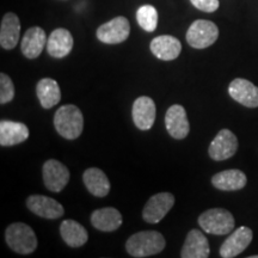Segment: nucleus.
<instances>
[{"instance_id":"393cba45","label":"nucleus","mask_w":258,"mask_h":258,"mask_svg":"<svg viewBox=\"0 0 258 258\" xmlns=\"http://www.w3.org/2000/svg\"><path fill=\"white\" fill-rule=\"evenodd\" d=\"M36 95L44 109H50L61 99L60 86L54 79L44 78L37 83Z\"/></svg>"},{"instance_id":"a878e982","label":"nucleus","mask_w":258,"mask_h":258,"mask_svg":"<svg viewBox=\"0 0 258 258\" xmlns=\"http://www.w3.org/2000/svg\"><path fill=\"white\" fill-rule=\"evenodd\" d=\"M137 21L145 31H154L158 25L157 9L152 5H143L137 12Z\"/></svg>"},{"instance_id":"0eeeda50","label":"nucleus","mask_w":258,"mask_h":258,"mask_svg":"<svg viewBox=\"0 0 258 258\" xmlns=\"http://www.w3.org/2000/svg\"><path fill=\"white\" fill-rule=\"evenodd\" d=\"M175 205V196L170 192H159L148 200L143 211L144 220L148 224H158Z\"/></svg>"},{"instance_id":"aec40b11","label":"nucleus","mask_w":258,"mask_h":258,"mask_svg":"<svg viewBox=\"0 0 258 258\" xmlns=\"http://www.w3.org/2000/svg\"><path fill=\"white\" fill-rule=\"evenodd\" d=\"M21 34V22L17 15L9 12L3 17L0 25V44L4 49H14L17 46Z\"/></svg>"},{"instance_id":"cd10ccee","label":"nucleus","mask_w":258,"mask_h":258,"mask_svg":"<svg viewBox=\"0 0 258 258\" xmlns=\"http://www.w3.org/2000/svg\"><path fill=\"white\" fill-rule=\"evenodd\" d=\"M190 2L196 9L203 12H208V14L217 11L219 9V0H190Z\"/></svg>"},{"instance_id":"dca6fc26","label":"nucleus","mask_w":258,"mask_h":258,"mask_svg":"<svg viewBox=\"0 0 258 258\" xmlns=\"http://www.w3.org/2000/svg\"><path fill=\"white\" fill-rule=\"evenodd\" d=\"M151 51L154 56L163 61H172L179 56L182 44L176 37L170 35H161L151 42Z\"/></svg>"},{"instance_id":"bb28decb","label":"nucleus","mask_w":258,"mask_h":258,"mask_svg":"<svg viewBox=\"0 0 258 258\" xmlns=\"http://www.w3.org/2000/svg\"><path fill=\"white\" fill-rule=\"evenodd\" d=\"M15 97L14 83L8 74H0V103L6 104L11 102Z\"/></svg>"},{"instance_id":"9d476101","label":"nucleus","mask_w":258,"mask_h":258,"mask_svg":"<svg viewBox=\"0 0 258 258\" xmlns=\"http://www.w3.org/2000/svg\"><path fill=\"white\" fill-rule=\"evenodd\" d=\"M252 237L253 233L249 227L241 226L237 228L221 245L220 256L224 258L237 257L251 244Z\"/></svg>"},{"instance_id":"9b49d317","label":"nucleus","mask_w":258,"mask_h":258,"mask_svg":"<svg viewBox=\"0 0 258 258\" xmlns=\"http://www.w3.org/2000/svg\"><path fill=\"white\" fill-rule=\"evenodd\" d=\"M228 93L235 102L247 108L258 106V88L246 79L237 78L228 86Z\"/></svg>"},{"instance_id":"b1692460","label":"nucleus","mask_w":258,"mask_h":258,"mask_svg":"<svg viewBox=\"0 0 258 258\" xmlns=\"http://www.w3.org/2000/svg\"><path fill=\"white\" fill-rule=\"evenodd\" d=\"M60 233L64 243L71 247L83 246L89 239L85 227L74 220H64L60 225Z\"/></svg>"},{"instance_id":"f8f14e48","label":"nucleus","mask_w":258,"mask_h":258,"mask_svg":"<svg viewBox=\"0 0 258 258\" xmlns=\"http://www.w3.org/2000/svg\"><path fill=\"white\" fill-rule=\"evenodd\" d=\"M29 211L44 219H57L63 215V207L54 199L43 195H31L27 200Z\"/></svg>"},{"instance_id":"4468645a","label":"nucleus","mask_w":258,"mask_h":258,"mask_svg":"<svg viewBox=\"0 0 258 258\" xmlns=\"http://www.w3.org/2000/svg\"><path fill=\"white\" fill-rule=\"evenodd\" d=\"M156 104L150 97L143 96L135 99L132 116L135 125L141 131H148L152 128L156 121Z\"/></svg>"},{"instance_id":"423d86ee","label":"nucleus","mask_w":258,"mask_h":258,"mask_svg":"<svg viewBox=\"0 0 258 258\" xmlns=\"http://www.w3.org/2000/svg\"><path fill=\"white\" fill-rule=\"evenodd\" d=\"M131 25L125 17H116L97 29V38L103 43L117 44L127 40Z\"/></svg>"},{"instance_id":"c85d7f7f","label":"nucleus","mask_w":258,"mask_h":258,"mask_svg":"<svg viewBox=\"0 0 258 258\" xmlns=\"http://www.w3.org/2000/svg\"><path fill=\"white\" fill-rule=\"evenodd\" d=\"M249 258H258V256H250Z\"/></svg>"},{"instance_id":"f03ea898","label":"nucleus","mask_w":258,"mask_h":258,"mask_svg":"<svg viewBox=\"0 0 258 258\" xmlns=\"http://www.w3.org/2000/svg\"><path fill=\"white\" fill-rule=\"evenodd\" d=\"M54 125L61 137L67 140H76L83 133L84 116L78 106L62 105L54 116Z\"/></svg>"},{"instance_id":"4be33fe9","label":"nucleus","mask_w":258,"mask_h":258,"mask_svg":"<svg viewBox=\"0 0 258 258\" xmlns=\"http://www.w3.org/2000/svg\"><path fill=\"white\" fill-rule=\"evenodd\" d=\"M246 176L240 170H226L213 176L212 183L215 188L225 191H233L240 190L246 185Z\"/></svg>"},{"instance_id":"ddd939ff","label":"nucleus","mask_w":258,"mask_h":258,"mask_svg":"<svg viewBox=\"0 0 258 258\" xmlns=\"http://www.w3.org/2000/svg\"><path fill=\"white\" fill-rule=\"evenodd\" d=\"M165 125L172 138L182 140L188 137L190 125L185 109L179 104L170 106L165 115Z\"/></svg>"},{"instance_id":"6ab92c4d","label":"nucleus","mask_w":258,"mask_h":258,"mask_svg":"<svg viewBox=\"0 0 258 258\" xmlns=\"http://www.w3.org/2000/svg\"><path fill=\"white\" fill-rule=\"evenodd\" d=\"M46 32L40 27H34L28 29L22 38V51L24 56L28 59H36L43 50L44 46H47Z\"/></svg>"},{"instance_id":"20e7f679","label":"nucleus","mask_w":258,"mask_h":258,"mask_svg":"<svg viewBox=\"0 0 258 258\" xmlns=\"http://www.w3.org/2000/svg\"><path fill=\"white\" fill-rule=\"evenodd\" d=\"M199 225L209 234L224 235L233 231L234 218L227 209L213 208L200 215Z\"/></svg>"},{"instance_id":"f3484780","label":"nucleus","mask_w":258,"mask_h":258,"mask_svg":"<svg viewBox=\"0 0 258 258\" xmlns=\"http://www.w3.org/2000/svg\"><path fill=\"white\" fill-rule=\"evenodd\" d=\"M29 138V128L27 124L15 121L0 122V145L3 147L15 146L24 143Z\"/></svg>"},{"instance_id":"f257e3e1","label":"nucleus","mask_w":258,"mask_h":258,"mask_svg":"<svg viewBox=\"0 0 258 258\" xmlns=\"http://www.w3.org/2000/svg\"><path fill=\"white\" fill-rule=\"evenodd\" d=\"M165 247L163 234L157 231L138 232L129 237L125 244L127 252L132 257L144 258L161 252Z\"/></svg>"},{"instance_id":"5701e85b","label":"nucleus","mask_w":258,"mask_h":258,"mask_svg":"<svg viewBox=\"0 0 258 258\" xmlns=\"http://www.w3.org/2000/svg\"><path fill=\"white\" fill-rule=\"evenodd\" d=\"M83 180L93 196L104 198L110 191V182L101 169L90 167L84 172Z\"/></svg>"},{"instance_id":"1a4fd4ad","label":"nucleus","mask_w":258,"mask_h":258,"mask_svg":"<svg viewBox=\"0 0 258 258\" xmlns=\"http://www.w3.org/2000/svg\"><path fill=\"white\" fill-rule=\"evenodd\" d=\"M42 175L46 188L53 192H60L70 180L69 169L55 159H49L44 163Z\"/></svg>"},{"instance_id":"39448f33","label":"nucleus","mask_w":258,"mask_h":258,"mask_svg":"<svg viewBox=\"0 0 258 258\" xmlns=\"http://www.w3.org/2000/svg\"><path fill=\"white\" fill-rule=\"evenodd\" d=\"M186 42L196 49H205L213 43L219 37V29L211 21L199 19L190 25L186 31Z\"/></svg>"},{"instance_id":"a211bd4d","label":"nucleus","mask_w":258,"mask_h":258,"mask_svg":"<svg viewBox=\"0 0 258 258\" xmlns=\"http://www.w3.org/2000/svg\"><path fill=\"white\" fill-rule=\"evenodd\" d=\"M73 48L72 34L66 29H55L48 37L47 50L50 56L61 59L67 56Z\"/></svg>"},{"instance_id":"412c9836","label":"nucleus","mask_w":258,"mask_h":258,"mask_svg":"<svg viewBox=\"0 0 258 258\" xmlns=\"http://www.w3.org/2000/svg\"><path fill=\"white\" fill-rule=\"evenodd\" d=\"M91 224L102 232H112L122 225V215L117 209L112 207L97 209L91 215Z\"/></svg>"},{"instance_id":"6e6552de","label":"nucleus","mask_w":258,"mask_h":258,"mask_svg":"<svg viewBox=\"0 0 258 258\" xmlns=\"http://www.w3.org/2000/svg\"><path fill=\"white\" fill-rule=\"evenodd\" d=\"M238 150V139L230 129H221L209 145L208 153L214 160H226L233 157Z\"/></svg>"},{"instance_id":"7ed1b4c3","label":"nucleus","mask_w":258,"mask_h":258,"mask_svg":"<svg viewBox=\"0 0 258 258\" xmlns=\"http://www.w3.org/2000/svg\"><path fill=\"white\" fill-rule=\"evenodd\" d=\"M6 243L10 249L21 254L32 253L37 247V238L30 226L23 222L10 225L5 232Z\"/></svg>"},{"instance_id":"2eb2a0df","label":"nucleus","mask_w":258,"mask_h":258,"mask_svg":"<svg viewBox=\"0 0 258 258\" xmlns=\"http://www.w3.org/2000/svg\"><path fill=\"white\" fill-rule=\"evenodd\" d=\"M209 244L206 235L199 230H191L186 235L184 245L180 251L182 258H207L209 257Z\"/></svg>"}]
</instances>
